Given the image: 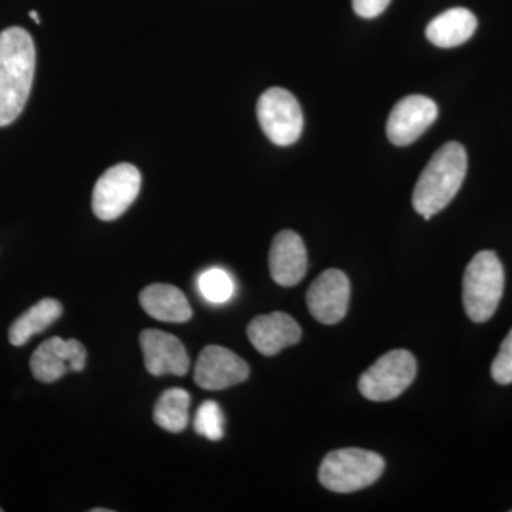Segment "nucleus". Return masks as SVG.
Here are the masks:
<instances>
[{"mask_svg":"<svg viewBox=\"0 0 512 512\" xmlns=\"http://www.w3.org/2000/svg\"><path fill=\"white\" fill-rule=\"evenodd\" d=\"M35 67L32 36L16 26L3 30L0 33V127L9 126L25 109Z\"/></svg>","mask_w":512,"mask_h":512,"instance_id":"f257e3e1","label":"nucleus"},{"mask_svg":"<svg viewBox=\"0 0 512 512\" xmlns=\"http://www.w3.org/2000/svg\"><path fill=\"white\" fill-rule=\"evenodd\" d=\"M467 174L466 148L456 141L444 144L421 171L413 192L417 214L430 220L453 201Z\"/></svg>","mask_w":512,"mask_h":512,"instance_id":"f03ea898","label":"nucleus"},{"mask_svg":"<svg viewBox=\"0 0 512 512\" xmlns=\"http://www.w3.org/2000/svg\"><path fill=\"white\" fill-rule=\"evenodd\" d=\"M384 468L380 454L363 448H340L323 458L318 477L326 490L349 494L375 484Z\"/></svg>","mask_w":512,"mask_h":512,"instance_id":"7ed1b4c3","label":"nucleus"},{"mask_svg":"<svg viewBox=\"0 0 512 512\" xmlns=\"http://www.w3.org/2000/svg\"><path fill=\"white\" fill-rule=\"evenodd\" d=\"M504 284V268L497 254L478 252L464 272L463 302L468 318L476 323L493 318L503 298Z\"/></svg>","mask_w":512,"mask_h":512,"instance_id":"20e7f679","label":"nucleus"},{"mask_svg":"<svg viewBox=\"0 0 512 512\" xmlns=\"http://www.w3.org/2000/svg\"><path fill=\"white\" fill-rule=\"evenodd\" d=\"M417 362L409 350L396 349L376 360L360 376L359 390L372 402H390L413 383Z\"/></svg>","mask_w":512,"mask_h":512,"instance_id":"39448f33","label":"nucleus"},{"mask_svg":"<svg viewBox=\"0 0 512 512\" xmlns=\"http://www.w3.org/2000/svg\"><path fill=\"white\" fill-rule=\"evenodd\" d=\"M256 116L265 136L279 147L292 146L303 130V113L288 90L272 87L259 97Z\"/></svg>","mask_w":512,"mask_h":512,"instance_id":"423d86ee","label":"nucleus"},{"mask_svg":"<svg viewBox=\"0 0 512 512\" xmlns=\"http://www.w3.org/2000/svg\"><path fill=\"white\" fill-rule=\"evenodd\" d=\"M141 187V174L134 165L121 163L109 168L93 191V211L101 221L120 218L136 201Z\"/></svg>","mask_w":512,"mask_h":512,"instance_id":"0eeeda50","label":"nucleus"},{"mask_svg":"<svg viewBox=\"0 0 512 512\" xmlns=\"http://www.w3.org/2000/svg\"><path fill=\"white\" fill-rule=\"evenodd\" d=\"M87 352L76 339L63 340L59 336L45 340L30 357V370L36 380L53 383L66 373L82 372L86 367Z\"/></svg>","mask_w":512,"mask_h":512,"instance_id":"6e6552de","label":"nucleus"},{"mask_svg":"<svg viewBox=\"0 0 512 512\" xmlns=\"http://www.w3.org/2000/svg\"><path fill=\"white\" fill-rule=\"evenodd\" d=\"M349 302V278L339 269L322 272L306 293L309 312L323 325H336L345 318Z\"/></svg>","mask_w":512,"mask_h":512,"instance_id":"1a4fd4ad","label":"nucleus"},{"mask_svg":"<svg viewBox=\"0 0 512 512\" xmlns=\"http://www.w3.org/2000/svg\"><path fill=\"white\" fill-rule=\"evenodd\" d=\"M437 116V104L429 97L420 94L404 97L393 107L387 120V137L394 146H409L429 130Z\"/></svg>","mask_w":512,"mask_h":512,"instance_id":"9d476101","label":"nucleus"},{"mask_svg":"<svg viewBox=\"0 0 512 512\" xmlns=\"http://www.w3.org/2000/svg\"><path fill=\"white\" fill-rule=\"evenodd\" d=\"M249 366L242 357L222 346H207L195 363V383L204 390H224L244 383Z\"/></svg>","mask_w":512,"mask_h":512,"instance_id":"9b49d317","label":"nucleus"},{"mask_svg":"<svg viewBox=\"0 0 512 512\" xmlns=\"http://www.w3.org/2000/svg\"><path fill=\"white\" fill-rule=\"evenodd\" d=\"M140 346L144 366L153 376H184L190 369V357L183 343L171 333L147 329L141 332Z\"/></svg>","mask_w":512,"mask_h":512,"instance_id":"f8f14e48","label":"nucleus"},{"mask_svg":"<svg viewBox=\"0 0 512 512\" xmlns=\"http://www.w3.org/2000/svg\"><path fill=\"white\" fill-rule=\"evenodd\" d=\"M269 272L285 288L301 284L308 272V252L301 235L291 229L276 235L269 251Z\"/></svg>","mask_w":512,"mask_h":512,"instance_id":"ddd939ff","label":"nucleus"},{"mask_svg":"<svg viewBox=\"0 0 512 512\" xmlns=\"http://www.w3.org/2000/svg\"><path fill=\"white\" fill-rule=\"evenodd\" d=\"M249 342L264 356L278 355L302 338V329L292 316L284 312L256 316L248 325Z\"/></svg>","mask_w":512,"mask_h":512,"instance_id":"4468645a","label":"nucleus"},{"mask_svg":"<svg viewBox=\"0 0 512 512\" xmlns=\"http://www.w3.org/2000/svg\"><path fill=\"white\" fill-rule=\"evenodd\" d=\"M141 308L151 318L168 323H185L192 318L190 302L180 289L168 284L147 286L140 293Z\"/></svg>","mask_w":512,"mask_h":512,"instance_id":"2eb2a0df","label":"nucleus"},{"mask_svg":"<svg viewBox=\"0 0 512 512\" xmlns=\"http://www.w3.org/2000/svg\"><path fill=\"white\" fill-rule=\"evenodd\" d=\"M477 18L464 8L448 9L429 23L426 36L430 43L441 49L464 45L477 30Z\"/></svg>","mask_w":512,"mask_h":512,"instance_id":"dca6fc26","label":"nucleus"},{"mask_svg":"<svg viewBox=\"0 0 512 512\" xmlns=\"http://www.w3.org/2000/svg\"><path fill=\"white\" fill-rule=\"evenodd\" d=\"M62 313V303L56 299H42L12 323L9 329V342L16 348L26 345L33 336L52 326Z\"/></svg>","mask_w":512,"mask_h":512,"instance_id":"f3484780","label":"nucleus"},{"mask_svg":"<svg viewBox=\"0 0 512 512\" xmlns=\"http://www.w3.org/2000/svg\"><path fill=\"white\" fill-rule=\"evenodd\" d=\"M191 396L187 390H165L154 407V421L170 433H181L190 423Z\"/></svg>","mask_w":512,"mask_h":512,"instance_id":"a211bd4d","label":"nucleus"},{"mask_svg":"<svg viewBox=\"0 0 512 512\" xmlns=\"http://www.w3.org/2000/svg\"><path fill=\"white\" fill-rule=\"evenodd\" d=\"M198 288L205 301L221 305L234 295L235 284L225 269L210 268L198 278Z\"/></svg>","mask_w":512,"mask_h":512,"instance_id":"6ab92c4d","label":"nucleus"},{"mask_svg":"<svg viewBox=\"0 0 512 512\" xmlns=\"http://www.w3.org/2000/svg\"><path fill=\"white\" fill-rule=\"evenodd\" d=\"M194 430L205 439L221 440L225 434V417L220 404L205 400L195 413Z\"/></svg>","mask_w":512,"mask_h":512,"instance_id":"aec40b11","label":"nucleus"},{"mask_svg":"<svg viewBox=\"0 0 512 512\" xmlns=\"http://www.w3.org/2000/svg\"><path fill=\"white\" fill-rule=\"evenodd\" d=\"M491 376L498 384L512 383V329L501 343L500 352L491 365Z\"/></svg>","mask_w":512,"mask_h":512,"instance_id":"412c9836","label":"nucleus"},{"mask_svg":"<svg viewBox=\"0 0 512 512\" xmlns=\"http://www.w3.org/2000/svg\"><path fill=\"white\" fill-rule=\"evenodd\" d=\"M392 0H352L353 10L360 18L375 19L389 8Z\"/></svg>","mask_w":512,"mask_h":512,"instance_id":"4be33fe9","label":"nucleus"},{"mask_svg":"<svg viewBox=\"0 0 512 512\" xmlns=\"http://www.w3.org/2000/svg\"><path fill=\"white\" fill-rule=\"evenodd\" d=\"M29 16L30 18H32L33 20H35V22L37 23V25H39L40 23V19H39V16H37V13L35 12V10H32V12L29 13Z\"/></svg>","mask_w":512,"mask_h":512,"instance_id":"5701e85b","label":"nucleus"},{"mask_svg":"<svg viewBox=\"0 0 512 512\" xmlns=\"http://www.w3.org/2000/svg\"><path fill=\"white\" fill-rule=\"evenodd\" d=\"M92 512H113V510H104V508H93Z\"/></svg>","mask_w":512,"mask_h":512,"instance_id":"b1692460","label":"nucleus"},{"mask_svg":"<svg viewBox=\"0 0 512 512\" xmlns=\"http://www.w3.org/2000/svg\"><path fill=\"white\" fill-rule=\"evenodd\" d=\"M2 511H3V510H2V507H0V512H2Z\"/></svg>","mask_w":512,"mask_h":512,"instance_id":"393cba45","label":"nucleus"}]
</instances>
